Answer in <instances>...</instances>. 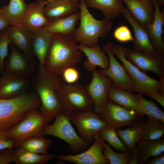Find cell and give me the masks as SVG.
<instances>
[{
	"label": "cell",
	"mask_w": 164,
	"mask_h": 164,
	"mask_svg": "<svg viewBox=\"0 0 164 164\" xmlns=\"http://www.w3.org/2000/svg\"><path fill=\"white\" fill-rule=\"evenodd\" d=\"M46 0H36L28 5L26 14L22 25L32 32L43 28L49 22L44 13Z\"/></svg>",
	"instance_id": "cell-20"
},
{
	"label": "cell",
	"mask_w": 164,
	"mask_h": 164,
	"mask_svg": "<svg viewBox=\"0 0 164 164\" xmlns=\"http://www.w3.org/2000/svg\"><path fill=\"white\" fill-rule=\"evenodd\" d=\"M15 153L13 149L0 150V164H9L13 162Z\"/></svg>",
	"instance_id": "cell-40"
},
{
	"label": "cell",
	"mask_w": 164,
	"mask_h": 164,
	"mask_svg": "<svg viewBox=\"0 0 164 164\" xmlns=\"http://www.w3.org/2000/svg\"><path fill=\"white\" fill-rule=\"evenodd\" d=\"M55 120L51 125L44 126L43 133L58 138L67 143L70 151L76 153L87 150L90 144L83 140L72 126L68 114L64 111L57 114Z\"/></svg>",
	"instance_id": "cell-5"
},
{
	"label": "cell",
	"mask_w": 164,
	"mask_h": 164,
	"mask_svg": "<svg viewBox=\"0 0 164 164\" xmlns=\"http://www.w3.org/2000/svg\"><path fill=\"white\" fill-rule=\"evenodd\" d=\"M140 94H134L120 87L112 85L109 91L108 101L128 109L135 111Z\"/></svg>",
	"instance_id": "cell-26"
},
{
	"label": "cell",
	"mask_w": 164,
	"mask_h": 164,
	"mask_svg": "<svg viewBox=\"0 0 164 164\" xmlns=\"http://www.w3.org/2000/svg\"><path fill=\"white\" fill-rule=\"evenodd\" d=\"M11 43L8 33L7 28L0 33V73L4 72L5 59L9 55V47Z\"/></svg>",
	"instance_id": "cell-37"
},
{
	"label": "cell",
	"mask_w": 164,
	"mask_h": 164,
	"mask_svg": "<svg viewBox=\"0 0 164 164\" xmlns=\"http://www.w3.org/2000/svg\"><path fill=\"white\" fill-rule=\"evenodd\" d=\"M60 76L63 81L67 84L75 83L80 78V73L74 67H70L64 70Z\"/></svg>",
	"instance_id": "cell-39"
},
{
	"label": "cell",
	"mask_w": 164,
	"mask_h": 164,
	"mask_svg": "<svg viewBox=\"0 0 164 164\" xmlns=\"http://www.w3.org/2000/svg\"><path fill=\"white\" fill-rule=\"evenodd\" d=\"M103 145L96 134L92 145L87 150L75 154L56 155V157L62 162L76 164H109L103 155Z\"/></svg>",
	"instance_id": "cell-15"
},
{
	"label": "cell",
	"mask_w": 164,
	"mask_h": 164,
	"mask_svg": "<svg viewBox=\"0 0 164 164\" xmlns=\"http://www.w3.org/2000/svg\"><path fill=\"white\" fill-rule=\"evenodd\" d=\"M135 111L140 118L146 115L164 121V112L152 101L147 100L141 94L139 104Z\"/></svg>",
	"instance_id": "cell-33"
},
{
	"label": "cell",
	"mask_w": 164,
	"mask_h": 164,
	"mask_svg": "<svg viewBox=\"0 0 164 164\" xmlns=\"http://www.w3.org/2000/svg\"><path fill=\"white\" fill-rule=\"evenodd\" d=\"M113 44L111 42L107 43L103 50L107 54L110 63L108 67L98 71L101 74L110 78L112 85L120 87L131 92H134L133 84L123 65L116 60L113 51Z\"/></svg>",
	"instance_id": "cell-10"
},
{
	"label": "cell",
	"mask_w": 164,
	"mask_h": 164,
	"mask_svg": "<svg viewBox=\"0 0 164 164\" xmlns=\"http://www.w3.org/2000/svg\"><path fill=\"white\" fill-rule=\"evenodd\" d=\"M40 99L35 91H28L7 99L0 98V131H7L22 121L30 110L39 108Z\"/></svg>",
	"instance_id": "cell-3"
},
{
	"label": "cell",
	"mask_w": 164,
	"mask_h": 164,
	"mask_svg": "<svg viewBox=\"0 0 164 164\" xmlns=\"http://www.w3.org/2000/svg\"><path fill=\"white\" fill-rule=\"evenodd\" d=\"M116 129L107 126L100 131L97 134L104 141H106L111 147L120 152L129 151L127 146L119 138Z\"/></svg>",
	"instance_id": "cell-34"
},
{
	"label": "cell",
	"mask_w": 164,
	"mask_h": 164,
	"mask_svg": "<svg viewBox=\"0 0 164 164\" xmlns=\"http://www.w3.org/2000/svg\"><path fill=\"white\" fill-rule=\"evenodd\" d=\"M145 121L139 120L129 128L123 130L118 128L117 134L131 152L136 144L141 139Z\"/></svg>",
	"instance_id": "cell-30"
},
{
	"label": "cell",
	"mask_w": 164,
	"mask_h": 164,
	"mask_svg": "<svg viewBox=\"0 0 164 164\" xmlns=\"http://www.w3.org/2000/svg\"><path fill=\"white\" fill-rule=\"evenodd\" d=\"M122 13L133 29L134 33L133 41L134 49L159 54L153 46L147 30L133 18L127 8L124 7Z\"/></svg>",
	"instance_id": "cell-18"
},
{
	"label": "cell",
	"mask_w": 164,
	"mask_h": 164,
	"mask_svg": "<svg viewBox=\"0 0 164 164\" xmlns=\"http://www.w3.org/2000/svg\"><path fill=\"white\" fill-rule=\"evenodd\" d=\"M64 111L67 113L93 110L92 101L86 87L80 84H64L60 92Z\"/></svg>",
	"instance_id": "cell-8"
},
{
	"label": "cell",
	"mask_w": 164,
	"mask_h": 164,
	"mask_svg": "<svg viewBox=\"0 0 164 164\" xmlns=\"http://www.w3.org/2000/svg\"><path fill=\"white\" fill-rule=\"evenodd\" d=\"M98 114L107 126L116 129L132 126L140 118L135 111L128 109L108 101Z\"/></svg>",
	"instance_id": "cell-13"
},
{
	"label": "cell",
	"mask_w": 164,
	"mask_h": 164,
	"mask_svg": "<svg viewBox=\"0 0 164 164\" xmlns=\"http://www.w3.org/2000/svg\"><path fill=\"white\" fill-rule=\"evenodd\" d=\"M79 1L80 24L73 38L76 43L93 47L98 44L100 37H104L109 32L112 21L105 17L101 20L96 19L89 11L84 1Z\"/></svg>",
	"instance_id": "cell-4"
},
{
	"label": "cell",
	"mask_w": 164,
	"mask_h": 164,
	"mask_svg": "<svg viewBox=\"0 0 164 164\" xmlns=\"http://www.w3.org/2000/svg\"><path fill=\"white\" fill-rule=\"evenodd\" d=\"M133 18L146 30L152 24L154 6L151 0H121Z\"/></svg>",
	"instance_id": "cell-17"
},
{
	"label": "cell",
	"mask_w": 164,
	"mask_h": 164,
	"mask_svg": "<svg viewBox=\"0 0 164 164\" xmlns=\"http://www.w3.org/2000/svg\"><path fill=\"white\" fill-rule=\"evenodd\" d=\"M6 131H0V150L6 149H13L15 145L13 142L7 137Z\"/></svg>",
	"instance_id": "cell-41"
},
{
	"label": "cell",
	"mask_w": 164,
	"mask_h": 164,
	"mask_svg": "<svg viewBox=\"0 0 164 164\" xmlns=\"http://www.w3.org/2000/svg\"><path fill=\"white\" fill-rule=\"evenodd\" d=\"M52 141L44 137H32L24 140L20 147L29 151L38 154H47V149Z\"/></svg>",
	"instance_id": "cell-35"
},
{
	"label": "cell",
	"mask_w": 164,
	"mask_h": 164,
	"mask_svg": "<svg viewBox=\"0 0 164 164\" xmlns=\"http://www.w3.org/2000/svg\"><path fill=\"white\" fill-rule=\"evenodd\" d=\"M156 2L158 5L159 8L164 4V0H157Z\"/></svg>",
	"instance_id": "cell-45"
},
{
	"label": "cell",
	"mask_w": 164,
	"mask_h": 164,
	"mask_svg": "<svg viewBox=\"0 0 164 164\" xmlns=\"http://www.w3.org/2000/svg\"><path fill=\"white\" fill-rule=\"evenodd\" d=\"M87 7L101 10L105 17L113 20L122 13L124 7L121 0H84Z\"/></svg>",
	"instance_id": "cell-28"
},
{
	"label": "cell",
	"mask_w": 164,
	"mask_h": 164,
	"mask_svg": "<svg viewBox=\"0 0 164 164\" xmlns=\"http://www.w3.org/2000/svg\"><path fill=\"white\" fill-rule=\"evenodd\" d=\"M64 84L60 76L39 67L31 80V85L41 102L39 111L49 122L59 112L64 111L60 98L61 90Z\"/></svg>",
	"instance_id": "cell-1"
},
{
	"label": "cell",
	"mask_w": 164,
	"mask_h": 164,
	"mask_svg": "<svg viewBox=\"0 0 164 164\" xmlns=\"http://www.w3.org/2000/svg\"><path fill=\"white\" fill-rule=\"evenodd\" d=\"M53 34L43 28L33 32L32 43V54L37 58L39 67L44 68L45 60L52 41Z\"/></svg>",
	"instance_id": "cell-22"
},
{
	"label": "cell",
	"mask_w": 164,
	"mask_h": 164,
	"mask_svg": "<svg viewBox=\"0 0 164 164\" xmlns=\"http://www.w3.org/2000/svg\"><path fill=\"white\" fill-rule=\"evenodd\" d=\"M38 108L29 111L25 117L13 127L6 131L7 138L14 142L15 147H20L25 140L32 137H44L43 128L49 123Z\"/></svg>",
	"instance_id": "cell-6"
},
{
	"label": "cell",
	"mask_w": 164,
	"mask_h": 164,
	"mask_svg": "<svg viewBox=\"0 0 164 164\" xmlns=\"http://www.w3.org/2000/svg\"><path fill=\"white\" fill-rule=\"evenodd\" d=\"M154 6V14L152 24L146 30L151 43L157 53L164 56L163 39L164 11H161L157 3V0H151Z\"/></svg>",
	"instance_id": "cell-19"
},
{
	"label": "cell",
	"mask_w": 164,
	"mask_h": 164,
	"mask_svg": "<svg viewBox=\"0 0 164 164\" xmlns=\"http://www.w3.org/2000/svg\"><path fill=\"white\" fill-rule=\"evenodd\" d=\"M0 78V98H12L28 91L31 85L29 78L4 72Z\"/></svg>",
	"instance_id": "cell-16"
},
{
	"label": "cell",
	"mask_w": 164,
	"mask_h": 164,
	"mask_svg": "<svg viewBox=\"0 0 164 164\" xmlns=\"http://www.w3.org/2000/svg\"><path fill=\"white\" fill-rule=\"evenodd\" d=\"M123 47L121 45H114L113 51L122 63L132 80L134 92L152 98L157 93L160 92L159 81L150 77L128 60L125 56Z\"/></svg>",
	"instance_id": "cell-7"
},
{
	"label": "cell",
	"mask_w": 164,
	"mask_h": 164,
	"mask_svg": "<svg viewBox=\"0 0 164 164\" xmlns=\"http://www.w3.org/2000/svg\"><path fill=\"white\" fill-rule=\"evenodd\" d=\"M82 57V52L72 38L61 34H53L44 68L49 72L60 76L66 69L80 63Z\"/></svg>",
	"instance_id": "cell-2"
},
{
	"label": "cell",
	"mask_w": 164,
	"mask_h": 164,
	"mask_svg": "<svg viewBox=\"0 0 164 164\" xmlns=\"http://www.w3.org/2000/svg\"><path fill=\"white\" fill-rule=\"evenodd\" d=\"M53 0H46V2H45L46 4L48 2H49L51 1H53Z\"/></svg>",
	"instance_id": "cell-46"
},
{
	"label": "cell",
	"mask_w": 164,
	"mask_h": 164,
	"mask_svg": "<svg viewBox=\"0 0 164 164\" xmlns=\"http://www.w3.org/2000/svg\"><path fill=\"white\" fill-rule=\"evenodd\" d=\"M80 17V11L77 12L66 17L50 22L43 28L52 34L59 33L72 37Z\"/></svg>",
	"instance_id": "cell-25"
},
{
	"label": "cell",
	"mask_w": 164,
	"mask_h": 164,
	"mask_svg": "<svg viewBox=\"0 0 164 164\" xmlns=\"http://www.w3.org/2000/svg\"><path fill=\"white\" fill-rule=\"evenodd\" d=\"M92 78L86 87L93 104V111L98 114L108 102L109 90L112 85V80L103 75L96 69L92 72Z\"/></svg>",
	"instance_id": "cell-14"
},
{
	"label": "cell",
	"mask_w": 164,
	"mask_h": 164,
	"mask_svg": "<svg viewBox=\"0 0 164 164\" xmlns=\"http://www.w3.org/2000/svg\"><path fill=\"white\" fill-rule=\"evenodd\" d=\"M140 164H146L150 158L164 152V138L154 140H140L137 143Z\"/></svg>",
	"instance_id": "cell-29"
},
{
	"label": "cell",
	"mask_w": 164,
	"mask_h": 164,
	"mask_svg": "<svg viewBox=\"0 0 164 164\" xmlns=\"http://www.w3.org/2000/svg\"><path fill=\"white\" fill-rule=\"evenodd\" d=\"M36 66L33 54L22 52L12 43L10 53L4 62V72L30 78L35 73Z\"/></svg>",
	"instance_id": "cell-12"
},
{
	"label": "cell",
	"mask_w": 164,
	"mask_h": 164,
	"mask_svg": "<svg viewBox=\"0 0 164 164\" xmlns=\"http://www.w3.org/2000/svg\"><path fill=\"white\" fill-rule=\"evenodd\" d=\"M164 135V121L148 116L143 129L141 139L154 140L162 138Z\"/></svg>",
	"instance_id": "cell-32"
},
{
	"label": "cell",
	"mask_w": 164,
	"mask_h": 164,
	"mask_svg": "<svg viewBox=\"0 0 164 164\" xmlns=\"http://www.w3.org/2000/svg\"><path fill=\"white\" fill-rule=\"evenodd\" d=\"M113 36L116 40L121 42L134 41V38L130 29L124 25L116 28L113 32Z\"/></svg>",
	"instance_id": "cell-38"
},
{
	"label": "cell",
	"mask_w": 164,
	"mask_h": 164,
	"mask_svg": "<svg viewBox=\"0 0 164 164\" xmlns=\"http://www.w3.org/2000/svg\"><path fill=\"white\" fill-rule=\"evenodd\" d=\"M13 162L16 164H44L56 157L55 154H38L25 150L21 147L15 148Z\"/></svg>",
	"instance_id": "cell-31"
},
{
	"label": "cell",
	"mask_w": 164,
	"mask_h": 164,
	"mask_svg": "<svg viewBox=\"0 0 164 164\" xmlns=\"http://www.w3.org/2000/svg\"><path fill=\"white\" fill-rule=\"evenodd\" d=\"M2 11V10L1 9H0V12Z\"/></svg>",
	"instance_id": "cell-48"
},
{
	"label": "cell",
	"mask_w": 164,
	"mask_h": 164,
	"mask_svg": "<svg viewBox=\"0 0 164 164\" xmlns=\"http://www.w3.org/2000/svg\"><path fill=\"white\" fill-rule=\"evenodd\" d=\"M146 162V164H164V152L159 155L152 156Z\"/></svg>",
	"instance_id": "cell-42"
},
{
	"label": "cell",
	"mask_w": 164,
	"mask_h": 164,
	"mask_svg": "<svg viewBox=\"0 0 164 164\" xmlns=\"http://www.w3.org/2000/svg\"><path fill=\"white\" fill-rule=\"evenodd\" d=\"M7 30L8 35L12 43L22 52L32 54V32L22 25H11L7 28Z\"/></svg>",
	"instance_id": "cell-24"
},
{
	"label": "cell",
	"mask_w": 164,
	"mask_h": 164,
	"mask_svg": "<svg viewBox=\"0 0 164 164\" xmlns=\"http://www.w3.org/2000/svg\"><path fill=\"white\" fill-rule=\"evenodd\" d=\"M75 2H78L80 0H73Z\"/></svg>",
	"instance_id": "cell-47"
},
{
	"label": "cell",
	"mask_w": 164,
	"mask_h": 164,
	"mask_svg": "<svg viewBox=\"0 0 164 164\" xmlns=\"http://www.w3.org/2000/svg\"><path fill=\"white\" fill-rule=\"evenodd\" d=\"M77 46L87 57L83 65L87 71L92 72L97 66L104 70L108 67L110 63L109 57L101 49L99 44L93 47L81 44L77 45Z\"/></svg>",
	"instance_id": "cell-23"
},
{
	"label": "cell",
	"mask_w": 164,
	"mask_h": 164,
	"mask_svg": "<svg viewBox=\"0 0 164 164\" xmlns=\"http://www.w3.org/2000/svg\"><path fill=\"white\" fill-rule=\"evenodd\" d=\"M129 164H139V156L137 147H134L132 152Z\"/></svg>",
	"instance_id": "cell-43"
},
{
	"label": "cell",
	"mask_w": 164,
	"mask_h": 164,
	"mask_svg": "<svg viewBox=\"0 0 164 164\" xmlns=\"http://www.w3.org/2000/svg\"><path fill=\"white\" fill-rule=\"evenodd\" d=\"M28 5L25 0H10L2 7V12L10 25H22L27 12Z\"/></svg>",
	"instance_id": "cell-27"
},
{
	"label": "cell",
	"mask_w": 164,
	"mask_h": 164,
	"mask_svg": "<svg viewBox=\"0 0 164 164\" xmlns=\"http://www.w3.org/2000/svg\"><path fill=\"white\" fill-rule=\"evenodd\" d=\"M9 25V23L2 11L0 12V31L7 29Z\"/></svg>",
	"instance_id": "cell-44"
},
{
	"label": "cell",
	"mask_w": 164,
	"mask_h": 164,
	"mask_svg": "<svg viewBox=\"0 0 164 164\" xmlns=\"http://www.w3.org/2000/svg\"><path fill=\"white\" fill-rule=\"evenodd\" d=\"M80 6L79 2L73 0H54L46 4L44 14L50 22L74 13L79 9Z\"/></svg>",
	"instance_id": "cell-21"
},
{
	"label": "cell",
	"mask_w": 164,
	"mask_h": 164,
	"mask_svg": "<svg viewBox=\"0 0 164 164\" xmlns=\"http://www.w3.org/2000/svg\"><path fill=\"white\" fill-rule=\"evenodd\" d=\"M68 114L71 122L76 127L79 136L90 144L93 142L95 135L107 126L93 110Z\"/></svg>",
	"instance_id": "cell-9"
},
{
	"label": "cell",
	"mask_w": 164,
	"mask_h": 164,
	"mask_svg": "<svg viewBox=\"0 0 164 164\" xmlns=\"http://www.w3.org/2000/svg\"><path fill=\"white\" fill-rule=\"evenodd\" d=\"M125 58L142 71H151L159 78L164 77V57L154 54L124 46Z\"/></svg>",
	"instance_id": "cell-11"
},
{
	"label": "cell",
	"mask_w": 164,
	"mask_h": 164,
	"mask_svg": "<svg viewBox=\"0 0 164 164\" xmlns=\"http://www.w3.org/2000/svg\"><path fill=\"white\" fill-rule=\"evenodd\" d=\"M99 137L103 145L102 151L103 155L108 161L109 164H128L131 156V152L128 151L121 152L119 153L117 152L111 148L108 143Z\"/></svg>",
	"instance_id": "cell-36"
}]
</instances>
